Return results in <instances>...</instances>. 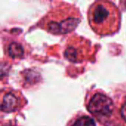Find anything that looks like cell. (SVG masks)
Returning <instances> with one entry per match:
<instances>
[{"label":"cell","instance_id":"1","mask_svg":"<svg viewBox=\"0 0 126 126\" xmlns=\"http://www.w3.org/2000/svg\"><path fill=\"white\" fill-rule=\"evenodd\" d=\"M88 109L91 114L96 116H110L114 111V103L108 96L96 94L91 99Z\"/></svg>","mask_w":126,"mask_h":126},{"label":"cell","instance_id":"2","mask_svg":"<svg viewBox=\"0 0 126 126\" xmlns=\"http://www.w3.org/2000/svg\"><path fill=\"white\" fill-rule=\"evenodd\" d=\"M112 13L110 8L104 3L94 5L90 13V21L96 27H103L110 19Z\"/></svg>","mask_w":126,"mask_h":126},{"label":"cell","instance_id":"3","mask_svg":"<svg viewBox=\"0 0 126 126\" xmlns=\"http://www.w3.org/2000/svg\"><path fill=\"white\" fill-rule=\"evenodd\" d=\"M80 20L76 18H69L59 23L51 22L48 25V30L55 34L68 33L78 26Z\"/></svg>","mask_w":126,"mask_h":126},{"label":"cell","instance_id":"4","mask_svg":"<svg viewBox=\"0 0 126 126\" xmlns=\"http://www.w3.org/2000/svg\"><path fill=\"white\" fill-rule=\"evenodd\" d=\"M18 106V99L13 94H7L4 95L2 103L1 110L5 112H12L17 109Z\"/></svg>","mask_w":126,"mask_h":126},{"label":"cell","instance_id":"5","mask_svg":"<svg viewBox=\"0 0 126 126\" xmlns=\"http://www.w3.org/2000/svg\"><path fill=\"white\" fill-rule=\"evenodd\" d=\"M8 52L10 56L13 58H18L22 56L23 48L20 44L17 43H12L9 46Z\"/></svg>","mask_w":126,"mask_h":126},{"label":"cell","instance_id":"6","mask_svg":"<svg viewBox=\"0 0 126 126\" xmlns=\"http://www.w3.org/2000/svg\"><path fill=\"white\" fill-rule=\"evenodd\" d=\"M72 126H96L94 120L88 116H83L76 120Z\"/></svg>","mask_w":126,"mask_h":126},{"label":"cell","instance_id":"7","mask_svg":"<svg viewBox=\"0 0 126 126\" xmlns=\"http://www.w3.org/2000/svg\"><path fill=\"white\" fill-rule=\"evenodd\" d=\"M121 115L124 120L126 122V97L125 100V102L123 103L122 107H121Z\"/></svg>","mask_w":126,"mask_h":126}]
</instances>
